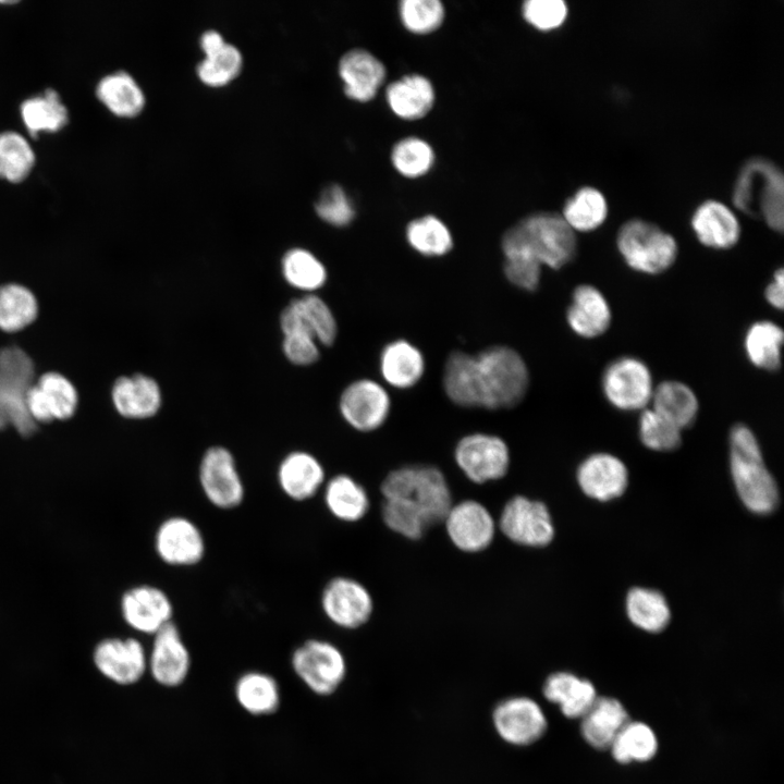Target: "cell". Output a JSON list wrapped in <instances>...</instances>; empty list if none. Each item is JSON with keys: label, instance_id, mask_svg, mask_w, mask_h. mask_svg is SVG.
I'll return each instance as SVG.
<instances>
[{"label": "cell", "instance_id": "obj_42", "mask_svg": "<svg viewBox=\"0 0 784 784\" xmlns=\"http://www.w3.org/2000/svg\"><path fill=\"white\" fill-rule=\"evenodd\" d=\"M561 216L574 232H590L607 219V200L597 188L581 187L565 201Z\"/></svg>", "mask_w": 784, "mask_h": 784}, {"label": "cell", "instance_id": "obj_34", "mask_svg": "<svg viewBox=\"0 0 784 784\" xmlns=\"http://www.w3.org/2000/svg\"><path fill=\"white\" fill-rule=\"evenodd\" d=\"M583 739L592 748L609 749L618 732L629 721L625 706L616 698L598 696L588 712L579 720Z\"/></svg>", "mask_w": 784, "mask_h": 784}, {"label": "cell", "instance_id": "obj_44", "mask_svg": "<svg viewBox=\"0 0 784 784\" xmlns=\"http://www.w3.org/2000/svg\"><path fill=\"white\" fill-rule=\"evenodd\" d=\"M627 615L637 627L659 633L669 624L671 613L665 598L657 590L633 588L626 599Z\"/></svg>", "mask_w": 784, "mask_h": 784}, {"label": "cell", "instance_id": "obj_48", "mask_svg": "<svg viewBox=\"0 0 784 784\" xmlns=\"http://www.w3.org/2000/svg\"><path fill=\"white\" fill-rule=\"evenodd\" d=\"M242 66V52L235 45L225 41L219 49L205 54L196 66V73L205 84L222 86L236 77Z\"/></svg>", "mask_w": 784, "mask_h": 784}, {"label": "cell", "instance_id": "obj_55", "mask_svg": "<svg viewBox=\"0 0 784 784\" xmlns=\"http://www.w3.org/2000/svg\"><path fill=\"white\" fill-rule=\"evenodd\" d=\"M764 297L773 308L782 310L784 304V270L779 268L774 271L772 280L764 290Z\"/></svg>", "mask_w": 784, "mask_h": 784}, {"label": "cell", "instance_id": "obj_32", "mask_svg": "<svg viewBox=\"0 0 784 784\" xmlns=\"http://www.w3.org/2000/svg\"><path fill=\"white\" fill-rule=\"evenodd\" d=\"M238 707L253 716H269L281 707L282 693L278 679L261 670H248L240 674L233 687Z\"/></svg>", "mask_w": 784, "mask_h": 784}, {"label": "cell", "instance_id": "obj_49", "mask_svg": "<svg viewBox=\"0 0 784 784\" xmlns=\"http://www.w3.org/2000/svg\"><path fill=\"white\" fill-rule=\"evenodd\" d=\"M399 16L409 33L428 35L443 24L445 8L439 0H403L399 3Z\"/></svg>", "mask_w": 784, "mask_h": 784}, {"label": "cell", "instance_id": "obj_15", "mask_svg": "<svg viewBox=\"0 0 784 784\" xmlns=\"http://www.w3.org/2000/svg\"><path fill=\"white\" fill-rule=\"evenodd\" d=\"M154 551L167 566L189 568L203 562L207 543L201 528L189 517L173 514L164 517L154 534Z\"/></svg>", "mask_w": 784, "mask_h": 784}, {"label": "cell", "instance_id": "obj_14", "mask_svg": "<svg viewBox=\"0 0 784 784\" xmlns=\"http://www.w3.org/2000/svg\"><path fill=\"white\" fill-rule=\"evenodd\" d=\"M497 527L512 543L542 548L554 538V526L547 505L525 495H513L503 505Z\"/></svg>", "mask_w": 784, "mask_h": 784}, {"label": "cell", "instance_id": "obj_2", "mask_svg": "<svg viewBox=\"0 0 784 784\" xmlns=\"http://www.w3.org/2000/svg\"><path fill=\"white\" fill-rule=\"evenodd\" d=\"M383 500L400 503L430 527L441 524L453 504L450 485L436 466L404 465L387 474L380 485Z\"/></svg>", "mask_w": 784, "mask_h": 784}, {"label": "cell", "instance_id": "obj_17", "mask_svg": "<svg viewBox=\"0 0 784 784\" xmlns=\"http://www.w3.org/2000/svg\"><path fill=\"white\" fill-rule=\"evenodd\" d=\"M442 524L454 548L467 554L487 550L494 541L498 530L497 522L488 507L473 499L453 503Z\"/></svg>", "mask_w": 784, "mask_h": 784}, {"label": "cell", "instance_id": "obj_31", "mask_svg": "<svg viewBox=\"0 0 784 784\" xmlns=\"http://www.w3.org/2000/svg\"><path fill=\"white\" fill-rule=\"evenodd\" d=\"M426 360L412 342L397 339L388 343L379 356V371L383 381L399 390L411 389L424 377Z\"/></svg>", "mask_w": 784, "mask_h": 784}, {"label": "cell", "instance_id": "obj_47", "mask_svg": "<svg viewBox=\"0 0 784 784\" xmlns=\"http://www.w3.org/2000/svg\"><path fill=\"white\" fill-rule=\"evenodd\" d=\"M390 159L399 174L407 179H417L431 170L436 155L427 140L417 136H407L393 145Z\"/></svg>", "mask_w": 784, "mask_h": 784}, {"label": "cell", "instance_id": "obj_56", "mask_svg": "<svg viewBox=\"0 0 784 784\" xmlns=\"http://www.w3.org/2000/svg\"><path fill=\"white\" fill-rule=\"evenodd\" d=\"M225 42L220 32L207 29L199 37V45L205 54L219 49Z\"/></svg>", "mask_w": 784, "mask_h": 784}, {"label": "cell", "instance_id": "obj_22", "mask_svg": "<svg viewBox=\"0 0 784 784\" xmlns=\"http://www.w3.org/2000/svg\"><path fill=\"white\" fill-rule=\"evenodd\" d=\"M275 480L284 497L302 503L321 493L327 475L323 464L313 453L295 450L280 461Z\"/></svg>", "mask_w": 784, "mask_h": 784}, {"label": "cell", "instance_id": "obj_16", "mask_svg": "<svg viewBox=\"0 0 784 784\" xmlns=\"http://www.w3.org/2000/svg\"><path fill=\"white\" fill-rule=\"evenodd\" d=\"M147 663V674L163 688H177L187 681L193 658L175 621L151 636Z\"/></svg>", "mask_w": 784, "mask_h": 784}, {"label": "cell", "instance_id": "obj_3", "mask_svg": "<svg viewBox=\"0 0 784 784\" xmlns=\"http://www.w3.org/2000/svg\"><path fill=\"white\" fill-rule=\"evenodd\" d=\"M731 473L736 490L748 510L773 512L779 503L776 483L764 465L759 443L749 427L733 426L730 433Z\"/></svg>", "mask_w": 784, "mask_h": 784}, {"label": "cell", "instance_id": "obj_52", "mask_svg": "<svg viewBox=\"0 0 784 784\" xmlns=\"http://www.w3.org/2000/svg\"><path fill=\"white\" fill-rule=\"evenodd\" d=\"M381 518L389 530L407 540H419L429 528L421 516L391 500H383Z\"/></svg>", "mask_w": 784, "mask_h": 784}, {"label": "cell", "instance_id": "obj_21", "mask_svg": "<svg viewBox=\"0 0 784 784\" xmlns=\"http://www.w3.org/2000/svg\"><path fill=\"white\" fill-rule=\"evenodd\" d=\"M26 408L38 425L72 418L78 404L75 387L62 375L46 372L26 392Z\"/></svg>", "mask_w": 784, "mask_h": 784}, {"label": "cell", "instance_id": "obj_43", "mask_svg": "<svg viewBox=\"0 0 784 784\" xmlns=\"http://www.w3.org/2000/svg\"><path fill=\"white\" fill-rule=\"evenodd\" d=\"M38 304L34 294L20 284L0 286V330L16 333L30 326L37 318Z\"/></svg>", "mask_w": 784, "mask_h": 784}, {"label": "cell", "instance_id": "obj_40", "mask_svg": "<svg viewBox=\"0 0 784 784\" xmlns=\"http://www.w3.org/2000/svg\"><path fill=\"white\" fill-rule=\"evenodd\" d=\"M20 111L25 127L34 137L41 132H58L69 122L68 109L52 88L24 100Z\"/></svg>", "mask_w": 784, "mask_h": 784}, {"label": "cell", "instance_id": "obj_54", "mask_svg": "<svg viewBox=\"0 0 784 784\" xmlns=\"http://www.w3.org/2000/svg\"><path fill=\"white\" fill-rule=\"evenodd\" d=\"M282 347L285 357L295 365L307 366L319 358L318 342L306 332L292 331L284 333Z\"/></svg>", "mask_w": 784, "mask_h": 784}, {"label": "cell", "instance_id": "obj_1", "mask_svg": "<svg viewBox=\"0 0 784 784\" xmlns=\"http://www.w3.org/2000/svg\"><path fill=\"white\" fill-rule=\"evenodd\" d=\"M504 260L559 270L577 253V238L560 213L528 215L509 228L501 240Z\"/></svg>", "mask_w": 784, "mask_h": 784}, {"label": "cell", "instance_id": "obj_19", "mask_svg": "<svg viewBox=\"0 0 784 784\" xmlns=\"http://www.w3.org/2000/svg\"><path fill=\"white\" fill-rule=\"evenodd\" d=\"M96 669L120 686H131L147 674V649L136 637H107L93 651Z\"/></svg>", "mask_w": 784, "mask_h": 784}, {"label": "cell", "instance_id": "obj_29", "mask_svg": "<svg viewBox=\"0 0 784 784\" xmlns=\"http://www.w3.org/2000/svg\"><path fill=\"white\" fill-rule=\"evenodd\" d=\"M691 228L698 241L713 249H728L740 237V224L730 207L718 200H707L695 210Z\"/></svg>", "mask_w": 784, "mask_h": 784}, {"label": "cell", "instance_id": "obj_30", "mask_svg": "<svg viewBox=\"0 0 784 784\" xmlns=\"http://www.w3.org/2000/svg\"><path fill=\"white\" fill-rule=\"evenodd\" d=\"M384 96L392 113L405 121H416L426 117L436 101V90L431 81L418 73L403 75L390 83Z\"/></svg>", "mask_w": 784, "mask_h": 784}, {"label": "cell", "instance_id": "obj_38", "mask_svg": "<svg viewBox=\"0 0 784 784\" xmlns=\"http://www.w3.org/2000/svg\"><path fill=\"white\" fill-rule=\"evenodd\" d=\"M784 333L782 328L770 320L750 324L744 338V350L749 362L765 371L781 367Z\"/></svg>", "mask_w": 784, "mask_h": 784}, {"label": "cell", "instance_id": "obj_28", "mask_svg": "<svg viewBox=\"0 0 784 784\" xmlns=\"http://www.w3.org/2000/svg\"><path fill=\"white\" fill-rule=\"evenodd\" d=\"M543 698L571 720H580L598 698L595 685L567 671L551 673L543 682Z\"/></svg>", "mask_w": 784, "mask_h": 784}, {"label": "cell", "instance_id": "obj_7", "mask_svg": "<svg viewBox=\"0 0 784 784\" xmlns=\"http://www.w3.org/2000/svg\"><path fill=\"white\" fill-rule=\"evenodd\" d=\"M616 246L625 264L644 274H660L676 260L678 247L672 234L641 219L626 221L618 230Z\"/></svg>", "mask_w": 784, "mask_h": 784}, {"label": "cell", "instance_id": "obj_37", "mask_svg": "<svg viewBox=\"0 0 784 784\" xmlns=\"http://www.w3.org/2000/svg\"><path fill=\"white\" fill-rule=\"evenodd\" d=\"M98 99L115 115L132 118L145 106V95L125 71H118L102 77L96 88Z\"/></svg>", "mask_w": 784, "mask_h": 784}, {"label": "cell", "instance_id": "obj_36", "mask_svg": "<svg viewBox=\"0 0 784 784\" xmlns=\"http://www.w3.org/2000/svg\"><path fill=\"white\" fill-rule=\"evenodd\" d=\"M652 409L673 422L681 430L691 426L698 415L699 402L686 383L665 380L654 387Z\"/></svg>", "mask_w": 784, "mask_h": 784}, {"label": "cell", "instance_id": "obj_39", "mask_svg": "<svg viewBox=\"0 0 784 784\" xmlns=\"http://www.w3.org/2000/svg\"><path fill=\"white\" fill-rule=\"evenodd\" d=\"M659 749V740L653 728L645 722L629 720L618 732L609 750L620 764L647 762L653 759Z\"/></svg>", "mask_w": 784, "mask_h": 784}, {"label": "cell", "instance_id": "obj_12", "mask_svg": "<svg viewBox=\"0 0 784 784\" xmlns=\"http://www.w3.org/2000/svg\"><path fill=\"white\" fill-rule=\"evenodd\" d=\"M454 461L469 481L483 485L506 476L511 465V452L501 437L474 432L457 441Z\"/></svg>", "mask_w": 784, "mask_h": 784}, {"label": "cell", "instance_id": "obj_25", "mask_svg": "<svg viewBox=\"0 0 784 784\" xmlns=\"http://www.w3.org/2000/svg\"><path fill=\"white\" fill-rule=\"evenodd\" d=\"M280 327L283 334L292 331L309 333L323 345H332L336 339L335 317L319 296L305 295L292 301L281 313Z\"/></svg>", "mask_w": 784, "mask_h": 784}, {"label": "cell", "instance_id": "obj_4", "mask_svg": "<svg viewBox=\"0 0 784 784\" xmlns=\"http://www.w3.org/2000/svg\"><path fill=\"white\" fill-rule=\"evenodd\" d=\"M475 362L481 408H511L523 401L529 371L517 351L505 345L490 346L475 354Z\"/></svg>", "mask_w": 784, "mask_h": 784}, {"label": "cell", "instance_id": "obj_24", "mask_svg": "<svg viewBox=\"0 0 784 784\" xmlns=\"http://www.w3.org/2000/svg\"><path fill=\"white\" fill-rule=\"evenodd\" d=\"M344 94L352 100L368 102L381 88L387 69L370 51L353 48L342 54L338 66Z\"/></svg>", "mask_w": 784, "mask_h": 784}, {"label": "cell", "instance_id": "obj_8", "mask_svg": "<svg viewBox=\"0 0 784 784\" xmlns=\"http://www.w3.org/2000/svg\"><path fill=\"white\" fill-rule=\"evenodd\" d=\"M290 666L298 681L314 695L330 697L347 676V660L334 642L310 637L291 652Z\"/></svg>", "mask_w": 784, "mask_h": 784}, {"label": "cell", "instance_id": "obj_53", "mask_svg": "<svg viewBox=\"0 0 784 784\" xmlns=\"http://www.w3.org/2000/svg\"><path fill=\"white\" fill-rule=\"evenodd\" d=\"M567 11L563 0H527L522 5L524 20L542 32L560 27L566 20Z\"/></svg>", "mask_w": 784, "mask_h": 784}, {"label": "cell", "instance_id": "obj_10", "mask_svg": "<svg viewBox=\"0 0 784 784\" xmlns=\"http://www.w3.org/2000/svg\"><path fill=\"white\" fill-rule=\"evenodd\" d=\"M491 724L502 742L518 748L539 742L549 727L543 708L526 695H513L499 700L491 711Z\"/></svg>", "mask_w": 784, "mask_h": 784}, {"label": "cell", "instance_id": "obj_5", "mask_svg": "<svg viewBox=\"0 0 784 784\" xmlns=\"http://www.w3.org/2000/svg\"><path fill=\"white\" fill-rule=\"evenodd\" d=\"M733 201L747 216L762 219L773 231H783L784 179L770 160L754 158L744 164L734 186Z\"/></svg>", "mask_w": 784, "mask_h": 784}, {"label": "cell", "instance_id": "obj_23", "mask_svg": "<svg viewBox=\"0 0 784 784\" xmlns=\"http://www.w3.org/2000/svg\"><path fill=\"white\" fill-rule=\"evenodd\" d=\"M111 399L118 415L134 421L156 416L162 403L158 382L143 372L119 377L113 382Z\"/></svg>", "mask_w": 784, "mask_h": 784}, {"label": "cell", "instance_id": "obj_18", "mask_svg": "<svg viewBox=\"0 0 784 784\" xmlns=\"http://www.w3.org/2000/svg\"><path fill=\"white\" fill-rule=\"evenodd\" d=\"M120 613L132 630L151 637L174 622L175 609L164 589L152 584H138L122 593Z\"/></svg>", "mask_w": 784, "mask_h": 784}, {"label": "cell", "instance_id": "obj_41", "mask_svg": "<svg viewBox=\"0 0 784 784\" xmlns=\"http://www.w3.org/2000/svg\"><path fill=\"white\" fill-rule=\"evenodd\" d=\"M407 244L425 257H442L453 246V235L448 225L437 216L425 215L413 219L405 228Z\"/></svg>", "mask_w": 784, "mask_h": 784}, {"label": "cell", "instance_id": "obj_50", "mask_svg": "<svg viewBox=\"0 0 784 784\" xmlns=\"http://www.w3.org/2000/svg\"><path fill=\"white\" fill-rule=\"evenodd\" d=\"M682 430L652 408L639 416V437L642 444L654 451H672L682 442Z\"/></svg>", "mask_w": 784, "mask_h": 784}, {"label": "cell", "instance_id": "obj_46", "mask_svg": "<svg viewBox=\"0 0 784 784\" xmlns=\"http://www.w3.org/2000/svg\"><path fill=\"white\" fill-rule=\"evenodd\" d=\"M35 164V152L27 139L15 131L0 132V179L19 183Z\"/></svg>", "mask_w": 784, "mask_h": 784}, {"label": "cell", "instance_id": "obj_11", "mask_svg": "<svg viewBox=\"0 0 784 784\" xmlns=\"http://www.w3.org/2000/svg\"><path fill=\"white\" fill-rule=\"evenodd\" d=\"M319 604L324 617L345 630L365 626L375 611L369 589L358 579L345 575L333 576L323 585Z\"/></svg>", "mask_w": 784, "mask_h": 784}, {"label": "cell", "instance_id": "obj_6", "mask_svg": "<svg viewBox=\"0 0 784 784\" xmlns=\"http://www.w3.org/2000/svg\"><path fill=\"white\" fill-rule=\"evenodd\" d=\"M37 379L35 365L23 350L15 345L0 348V431L13 428L28 439L39 430L25 404L26 392Z\"/></svg>", "mask_w": 784, "mask_h": 784}, {"label": "cell", "instance_id": "obj_13", "mask_svg": "<svg viewBox=\"0 0 784 784\" xmlns=\"http://www.w3.org/2000/svg\"><path fill=\"white\" fill-rule=\"evenodd\" d=\"M601 388L607 401L616 409L644 411L651 402L654 384L649 367L639 358L623 356L604 369Z\"/></svg>", "mask_w": 784, "mask_h": 784}, {"label": "cell", "instance_id": "obj_20", "mask_svg": "<svg viewBox=\"0 0 784 784\" xmlns=\"http://www.w3.org/2000/svg\"><path fill=\"white\" fill-rule=\"evenodd\" d=\"M339 408L343 419L353 429L371 432L381 428L389 418L391 397L384 385L363 378L351 382L343 390Z\"/></svg>", "mask_w": 784, "mask_h": 784}, {"label": "cell", "instance_id": "obj_27", "mask_svg": "<svg viewBox=\"0 0 784 784\" xmlns=\"http://www.w3.org/2000/svg\"><path fill=\"white\" fill-rule=\"evenodd\" d=\"M627 478L623 462L608 453L590 455L577 470V481L581 490L599 501L620 497L626 489Z\"/></svg>", "mask_w": 784, "mask_h": 784}, {"label": "cell", "instance_id": "obj_51", "mask_svg": "<svg viewBox=\"0 0 784 784\" xmlns=\"http://www.w3.org/2000/svg\"><path fill=\"white\" fill-rule=\"evenodd\" d=\"M315 210L320 219L333 226H346L355 218L354 206L344 188L332 183L319 194Z\"/></svg>", "mask_w": 784, "mask_h": 784}, {"label": "cell", "instance_id": "obj_35", "mask_svg": "<svg viewBox=\"0 0 784 784\" xmlns=\"http://www.w3.org/2000/svg\"><path fill=\"white\" fill-rule=\"evenodd\" d=\"M442 383L445 395L455 405L481 408L475 355L461 351L451 353L444 365Z\"/></svg>", "mask_w": 784, "mask_h": 784}, {"label": "cell", "instance_id": "obj_9", "mask_svg": "<svg viewBox=\"0 0 784 784\" xmlns=\"http://www.w3.org/2000/svg\"><path fill=\"white\" fill-rule=\"evenodd\" d=\"M197 481L207 502L221 511L240 507L246 486L233 453L225 446H209L200 457Z\"/></svg>", "mask_w": 784, "mask_h": 784}, {"label": "cell", "instance_id": "obj_26", "mask_svg": "<svg viewBox=\"0 0 784 784\" xmlns=\"http://www.w3.org/2000/svg\"><path fill=\"white\" fill-rule=\"evenodd\" d=\"M571 330L580 338L595 339L609 329L612 311L603 293L591 284H580L572 293L566 310Z\"/></svg>", "mask_w": 784, "mask_h": 784}, {"label": "cell", "instance_id": "obj_33", "mask_svg": "<svg viewBox=\"0 0 784 784\" xmlns=\"http://www.w3.org/2000/svg\"><path fill=\"white\" fill-rule=\"evenodd\" d=\"M321 494L329 514L342 523H357L370 509L367 490L348 474L341 473L327 478Z\"/></svg>", "mask_w": 784, "mask_h": 784}, {"label": "cell", "instance_id": "obj_45", "mask_svg": "<svg viewBox=\"0 0 784 784\" xmlns=\"http://www.w3.org/2000/svg\"><path fill=\"white\" fill-rule=\"evenodd\" d=\"M285 281L295 289L315 291L327 281L324 265L309 250L295 247L287 250L281 262Z\"/></svg>", "mask_w": 784, "mask_h": 784}]
</instances>
